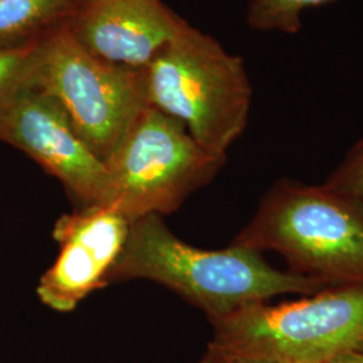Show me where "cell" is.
I'll return each instance as SVG.
<instances>
[{"mask_svg":"<svg viewBox=\"0 0 363 363\" xmlns=\"http://www.w3.org/2000/svg\"><path fill=\"white\" fill-rule=\"evenodd\" d=\"M135 279L169 288L208 319L280 295L308 296L328 288L311 277L273 268L259 252L249 247L230 244L208 250L186 244L160 216L130 223L124 247L106 276V286Z\"/></svg>","mask_w":363,"mask_h":363,"instance_id":"1","label":"cell"},{"mask_svg":"<svg viewBox=\"0 0 363 363\" xmlns=\"http://www.w3.org/2000/svg\"><path fill=\"white\" fill-rule=\"evenodd\" d=\"M232 244L277 253L327 286H363V210L325 182H274Z\"/></svg>","mask_w":363,"mask_h":363,"instance_id":"2","label":"cell"},{"mask_svg":"<svg viewBox=\"0 0 363 363\" xmlns=\"http://www.w3.org/2000/svg\"><path fill=\"white\" fill-rule=\"evenodd\" d=\"M147 103L225 156L247 128L253 89L240 55L189 22L144 69Z\"/></svg>","mask_w":363,"mask_h":363,"instance_id":"3","label":"cell"},{"mask_svg":"<svg viewBox=\"0 0 363 363\" xmlns=\"http://www.w3.org/2000/svg\"><path fill=\"white\" fill-rule=\"evenodd\" d=\"M268 301L208 319L211 342L280 363H331L362 352L363 286H328L295 301Z\"/></svg>","mask_w":363,"mask_h":363,"instance_id":"4","label":"cell"},{"mask_svg":"<svg viewBox=\"0 0 363 363\" xmlns=\"http://www.w3.org/2000/svg\"><path fill=\"white\" fill-rule=\"evenodd\" d=\"M226 162L195 142L181 120L145 105L106 160L109 202L130 223L175 211Z\"/></svg>","mask_w":363,"mask_h":363,"instance_id":"5","label":"cell"},{"mask_svg":"<svg viewBox=\"0 0 363 363\" xmlns=\"http://www.w3.org/2000/svg\"><path fill=\"white\" fill-rule=\"evenodd\" d=\"M35 88L57 100L78 136L104 163L148 104L144 69L93 55L65 27L40 43Z\"/></svg>","mask_w":363,"mask_h":363,"instance_id":"6","label":"cell"},{"mask_svg":"<svg viewBox=\"0 0 363 363\" xmlns=\"http://www.w3.org/2000/svg\"><path fill=\"white\" fill-rule=\"evenodd\" d=\"M0 142L30 156L64 184L81 208L108 206L109 175L73 128L64 108L30 88L0 104Z\"/></svg>","mask_w":363,"mask_h":363,"instance_id":"7","label":"cell"},{"mask_svg":"<svg viewBox=\"0 0 363 363\" xmlns=\"http://www.w3.org/2000/svg\"><path fill=\"white\" fill-rule=\"evenodd\" d=\"M130 228V222L109 206L81 208L60 217L52 229L60 253L39 280V300L52 311L67 313L91 292L106 286V276Z\"/></svg>","mask_w":363,"mask_h":363,"instance_id":"8","label":"cell"},{"mask_svg":"<svg viewBox=\"0 0 363 363\" xmlns=\"http://www.w3.org/2000/svg\"><path fill=\"white\" fill-rule=\"evenodd\" d=\"M186 22L162 0H82L65 28L93 55L145 69Z\"/></svg>","mask_w":363,"mask_h":363,"instance_id":"9","label":"cell"},{"mask_svg":"<svg viewBox=\"0 0 363 363\" xmlns=\"http://www.w3.org/2000/svg\"><path fill=\"white\" fill-rule=\"evenodd\" d=\"M82 0H0V49L38 43L66 26Z\"/></svg>","mask_w":363,"mask_h":363,"instance_id":"10","label":"cell"},{"mask_svg":"<svg viewBox=\"0 0 363 363\" xmlns=\"http://www.w3.org/2000/svg\"><path fill=\"white\" fill-rule=\"evenodd\" d=\"M334 0H247V22L261 33L294 35L301 30L304 11Z\"/></svg>","mask_w":363,"mask_h":363,"instance_id":"11","label":"cell"},{"mask_svg":"<svg viewBox=\"0 0 363 363\" xmlns=\"http://www.w3.org/2000/svg\"><path fill=\"white\" fill-rule=\"evenodd\" d=\"M40 43L0 49V104L19 91L35 88Z\"/></svg>","mask_w":363,"mask_h":363,"instance_id":"12","label":"cell"},{"mask_svg":"<svg viewBox=\"0 0 363 363\" xmlns=\"http://www.w3.org/2000/svg\"><path fill=\"white\" fill-rule=\"evenodd\" d=\"M325 183L363 210V138L351 147Z\"/></svg>","mask_w":363,"mask_h":363,"instance_id":"13","label":"cell"},{"mask_svg":"<svg viewBox=\"0 0 363 363\" xmlns=\"http://www.w3.org/2000/svg\"><path fill=\"white\" fill-rule=\"evenodd\" d=\"M195 363H280L244 352L230 350L217 343L210 342L205 352Z\"/></svg>","mask_w":363,"mask_h":363,"instance_id":"14","label":"cell"},{"mask_svg":"<svg viewBox=\"0 0 363 363\" xmlns=\"http://www.w3.org/2000/svg\"><path fill=\"white\" fill-rule=\"evenodd\" d=\"M331 363H363V352H349L337 358Z\"/></svg>","mask_w":363,"mask_h":363,"instance_id":"15","label":"cell"},{"mask_svg":"<svg viewBox=\"0 0 363 363\" xmlns=\"http://www.w3.org/2000/svg\"><path fill=\"white\" fill-rule=\"evenodd\" d=\"M362 352H363V351H362Z\"/></svg>","mask_w":363,"mask_h":363,"instance_id":"16","label":"cell"}]
</instances>
